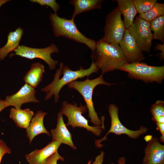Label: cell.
<instances>
[{
  "mask_svg": "<svg viewBox=\"0 0 164 164\" xmlns=\"http://www.w3.org/2000/svg\"><path fill=\"white\" fill-rule=\"evenodd\" d=\"M152 119L155 122L164 123V116L159 117H152Z\"/></svg>",
  "mask_w": 164,
  "mask_h": 164,
  "instance_id": "obj_32",
  "label": "cell"
},
{
  "mask_svg": "<svg viewBox=\"0 0 164 164\" xmlns=\"http://www.w3.org/2000/svg\"><path fill=\"white\" fill-rule=\"evenodd\" d=\"M61 144L52 141L43 149H36L26 155V159L29 164H44L47 158L57 151Z\"/></svg>",
  "mask_w": 164,
  "mask_h": 164,
  "instance_id": "obj_15",
  "label": "cell"
},
{
  "mask_svg": "<svg viewBox=\"0 0 164 164\" xmlns=\"http://www.w3.org/2000/svg\"><path fill=\"white\" fill-rule=\"evenodd\" d=\"M87 110L86 105L81 104L78 107L77 103L73 104L63 101L60 111L62 114L67 118V126H71L73 128L76 127L83 128L95 135L99 136L102 133V129H104V123L101 126H90L88 124L89 121L82 115Z\"/></svg>",
  "mask_w": 164,
  "mask_h": 164,
  "instance_id": "obj_6",
  "label": "cell"
},
{
  "mask_svg": "<svg viewBox=\"0 0 164 164\" xmlns=\"http://www.w3.org/2000/svg\"><path fill=\"white\" fill-rule=\"evenodd\" d=\"M103 74L97 77L90 80L87 78L84 81L75 80L67 84L69 89H73L77 91L83 97L88 111V116L90 121L94 126H100L104 123V117L100 119L96 112L92 100V95L94 88L100 84L109 86L114 84L109 83L104 79Z\"/></svg>",
  "mask_w": 164,
  "mask_h": 164,
  "instance_id": "obj_4",
  "label": "cell"
},
{
  "mask_svg": "<svg viewBox=\"0 0 164 164\" xmlns=\"http://www.w3.org/2000/svg\"><path fill=\"white\" fill-rule=\"evenodd\" d=\"M35 88L25 84L16 93L7 96L5 100L8 106H12L17 109H20L22 104L27 103H38L36 97Z\"/></svg>",
  "mask_w": 164,
  "mask_h": 164,
  "instance_id": "obj_12",
  "label": "cell"
},
{
  "mask_svg": "<svg viewBox=\"0 0 164 164\" xmlns=\"http://www.w3.org/2000/svg\"><path fill=\"white\" fill-rule=\"evenodd\" d=\"M137 10L139 14L149 11L157 2V0H133Z\"/></svg>",
  "mask_w": 164,
  "mask_h": 164,
  "instance_id": "obj_24",
  "label": "cell"
},
{
  "mask_svg": "<svg viewBox=\"0 0 164 164\" xmlns=\"http://www.w3.org/2000/svg\"><path fill=\"white\" fill-rule=\"evenodd\" d=\"M118 7L107 15L104 27V35L101 39L110 44H119L126 29Z\"/></svg>",
  "mask_w": 164,
  "mask_h": 164,
  "instance_id": "obj_7",
  "label": "cell"
},
{
  "mask_svg": "<svg viewBox=\"0 0 164 164\" xmlns=\"http://www.w3.org/2000/svg\"><path fill=\"white\" fill-rule=\"evenodd\" d=\"M157 126L156 129L159 131L161 134L160 137V141L163 143H164V123L156 122Z\"/></svg>",
  "mask_w": 164,
  "mask_h": 164,
  "instance_id": "obj_29",
  "label": "cell"
},
{
  "mask_svg": "<svg viewBox=\"0 0 164 164\" xmlns=\"http://www.w3.org/2000/svg\"><path fill=\"white\" fill-rule=\"evenodd\" d=\"M44 72L45 67L42 63L40 62L33 63L30 69L24 76L23 80L26 84L35 88L42 81Z\"/></svg>",
  "mask_w": 164,
  "mask_h": 164,
  "instance_id": "obj_19",
  "label": "cell"
},
{
  "mask_svg": "<svg viewBox=\"0 0 164 164\" xmlns=\"http://www.w3.org/2000/svg\"><path fill=\"white\" fill-rule=\"evenodd\" d=\"M155 50L160 51L161 52L159 54V57L161 60H163L164 58V43L163 44L157 43L155 47Z\"/></svg>",
  "mask_w": 164,
  "mask_h": 164,
  "instance_id": "obj_30",
  "label": "cell"
},
{
  "mask_svg": "<svg viewBox=\"0 0 164 164\" xmlns=\"http://www.w3.org/2000/svg\"><path fill=\"white\" fill-rule=\"evenodd\" d=\"M150 28L153 32V39L159 40L164 43V15L156 18L150 23Z\"/></svg>",
  "mask_w": 164,
  "mask_h": 164,
  "instance_id": "obj_22",
  "label": "cell"
},
{
  "mask_svg": "<svg viewBox=\"0 0 164 164\" xmlns=\"http://www.w3.org/2000/svg\"><path fill=\"white\" fill-rule=\"evenodd\" d=\"M108 112L111 119V127L104 137L95 141V144L97 148H100L103 146L101 142L106 140L107 135L110 133L118 135L125 134L131 138L137 139L141 135L145 133L148 131V128L143 126H140L139 129L135 131L126 127L120 120L118 114V108L114 104H111L109 105Z\"/></svg>",
  "mask_w": 164,
  "mask_h": 164,
  "instance_id": "obj_8",
  "label": "cell"
},
{
  "mask_svg": "<svg viewBox=\"0 0 164 164\" xmlns=\"http://www.w3.org/2000/svg\"><path fill=\"white\" fill-rule=\"evenodd\" d=\"M164 15V4L156 2L148 12L138 16L150 23L156 18Z\"/></svg>",
  "mask_w": 164,
  "mask_h": 164,
  "instance_id": "obj_23",
  "label": "cell"
},
{
  "mask_svg": "<svg viewBox=\"0 0 164 164\" xmlns=\"http://www.w3.org/2000/svg\"><path fill=\"white\" fill-rule=\"evenodd\" d=\"M119 45L129 63L140 62L145 58L134 39L125 29Z\"/></svg>",
  "mask_w": 164,
  "mask_h": 164,
  "instance_id": "obj_11",
  "label": "cell"
},
{
  "mask_svg": "<svg viewBox=\"0 0 164 164\" xmlns=\"http://www.w3.org/2000/svg\"><path fill=\"white\" fill-rule=\"evenodd\" d=\"M8 106V104L5 100H3L0 99V112Z\"/></svg>",
  "mask_w": 164,
  "mask_h": 164,
  "instance_id": "obj_33",
  "label": "cell"
},
{
  "mask_svg": "<svg viewBox=\"0 0 164 164\" xmlns=\"http://www.w3.org/2000/svg\"><path fill=\"white\" fill-rule=\"evenodd\" d=\"M91 57L102 74L119 70L125 64L129 63L119 44H110L100 39L96 42L95 49Z\"/></svg>",
  "mask_w": 164,
  "mask_h": 164,
  "instance_id": "obj_1",
  "label": "cell"
},
{
  "mask_svg": "<svg viewBox=\"0 0 164 164\" xmlns=\"http://www.w3.org/2000/svg\"><path fill=\"white\" fill-rule=\"evenodd\" d=\"M153 138V136L151 135H147L144 137V139L147 142L151 141Z\"/></svg>",
  "mask_w": 164,
  "mask_h": 164,
  "instance_id": "obj_35",
  "label": "cell"
},
{
  "mask_svg": "<svg viewBox=\"0 0 164 164\" xmlns=\"http://www.w3.org/2000/svg\"><path fill=\"white\" fill-rule=\"evenodd\" d=\"M104 152L103 151H101L100 154L96 157L95 160L92 164H102L104 161Z\"/></svg>",
  "mask_w": 164,
  "mask_h": 164,
  "instance_id": "obj_31",
  "label": "cell"
},
{
  "mask_svg": "<svg viewBox=\"0 0 164 164\" xmlns=\"http://www.w3.org/2000/svg\"><path fill=\"white\" fill-rule=\"evenodd\" d=\"M126 159L124 157L119 158L118 161V164H125ZM110 164H115L114 163H111Z\"/></svg>",
  "mask_w": 164,
  "mask_h": 164,
  "instance_id": "obj_34",
  "label": "cell"
},
{
  "mask_svg": "<svg viewBox=\"0 0 164 164\" xmlns=\"http://www.w3.org/2000/svg\"><path fill=\"white\" fill-rule=\"evenodd\" d=\"M60 67L62 77L60 78V71L58 69L52 82L41 89L42 92L46 94L45 98L46 100H49L54 95L55 101L57 103L59 97V93L65 85L78 79L88 77L92 73L97 72L99 70L93 61L90 66L86 69L81 66L79 70H73L68 66L64 65L63 63H60Z\"/></svg>",
  "mask_w": 164,
  "mask_h": 164,
  "instance_id": "obj_2",
  "label": "cell"
},
{
  "mask_svg": "<svg viewBox=\"0 0 164 164\" xmlns=\"http://www.w3.org/2000/svg\"><path fill=\"white\" fill-rule=\"evenodd\" d=\"M49 18L56 37L63 36L85 45L91 51L95 48L96 42L86 37L77 28L74 20L60 17L57 13H50Z\"/></svg>",
  "mask_w": 164,
  "mask_h": 164,
  "instance_id": "obj_3",
  "label": "cell"
},
{
  "mask_svg": "<svg viewBox=\"0 0 164 164\" xmlns=\"http://www.w3.org/2000/svg\"><path fill=\"white\" fill-rule=\"evenodd\" d=\"M30 1L32 2L37 3L42 6H49L53 10L55 13H57L60 8L59 4L55 0H31Z\"/></svg>",
  "mask_w": 164,
  "mask_h": 164,
  "instance_id": "obj_26",
  "label": "cell"
},
{
  "mask_svg": "<svg viewBox=\"0 0 164 164\" xmlns=\"http://www.w3.org/2000/svg\"><path fill=\"white\" fill-rule=\"evenodd\" d=\"M15 53L11 56L16 55L29 60L39 58L44 61L48 65L51 70L55 69L58 61L52 58L51 54L53 53H58L57 46L53 43L43 48H32L22 45L19 46L14 50Z\"/></svg>",
  "mask_w": 164,
  "mask_h": 164,
  "instance_id": "obj_10",
  "label": "cell"
},
{
  "mask_svg": "<svg viewBox=\"0 0 164 164\" xmlns=\"http://www.w3.org/2000/svg\"><path fill=\"white\" fill-rule=\"evenodd\" d=\"M144 153L142 164H164V145L158 138H152L148 142Z\"/></svg>",
  "mask_w": 164,
  "mask_h": 164,
  "instance_id": "obj_13",
  "label": "cell"
},
{
  "mask_svg": "<svg viewBox=\"0 0 164 164\" xmlns=\"http://www.w3.org/2000/svg\"><path fill=\"white\" fill-rule=\"evenodd\" d=\"M119 70L127 72L131 78L141 80L146 83L156 82L159 84L164 78V66H154L141 62L125 64Z\"/></svg>",
  "mask_w": 164,
  "mask_h": 164,
  "instance_id": "obj_5",
  "label": "cell"
},
{
  "mask_svg": "<svg viewBox=\"0 0 164 164\" xmlns=\"http://www.w3.org/2000/svg\"><path fill=\"white\" fill-rule=\"evenodd\" d=\"M9 1V0H0V8L3 5Z\"/></svg>",
  "mask_w": 164,
  "mask_h": 164,
  "instance_id": "obj_36",
  "label": "cell"
},
{
  "mask_svg": "<svg viewBox=\"0 0 164 164\" xmlns=\"http://www.w3.org/2000/svg\"><path fill=\"white\" fill-rule=\"evenodd\" d=\"M34 115L33 111L29 108L21 109L12 108L10 109L9 117L18 127L26 129Z\"/></svg>",
  "mask_w": 164,
  "mask_h": 164,
  "instance_id": "obj_20",
  "label": "cell"
},
{
  "mask_svg": "<svg viewBox=\"0 0 164 164\" xmlns=\"http://www.w3.org/2000/svg\"><path fill=\"white\" fill-rule=\"evenodd\" d=\"M23 31L21 28L19 27L15 31L9 32L6 44L0 48V60H4L9 53L14 51L18 48Z\"/></svg>",
  "mask_w": 164,
  "mask_h": 164,
  "instance_id": "obj_18",
  "label": "cell"
},
{
  "mask_svg": "<svg viewBox=\"0 0 164 164\" xmlns=\"http://www.w3.org/2000/svg\"><path fill=\"white\" fill-rule=\"evenodd\" d=\"M59 160L63 161L64 159L57 151L47 158L44 164H57V162Z\"/></svg>",
  "mask_w": 164,
  "mask_h": 164,
  "instance_id": "obj_27",
  "label": "cell"
},
{
  "mask_svg": "<svg viewBox=\"0 0 164 164\" xmlns=\"http://www.w3.org/2000/svg\"><path fill=\"white\" fill-rule=\"evenodd\" d=\"M11 153L10 148L7 147L5 143L2 140L0 139V164L4 155L6 153Z\"/></svg>",
  "mask_w": 164,
  "mask_h": 164,
  "instance_id": "obj_28",
  "label": "cell"
},
{
  "mask_svg": "<svg viewBox=\"0 0 164 164\" xmlns=\"http://www.w3.org/2000/svg\"><path fill=\"white\" fill-rule=\"evenodd\" d=\"M62 115L60 111L57 114L56 127L51 130L52 141L66 144L72 149H76L77 147L74 145L72 140V135L67 128L66 125L64 122Z\"/></svg>",
  "mask_w": 164,
  "mask_h": 164,
  "instance_id": "obj_14",
  "label": "cell"
},
{
  "mask_svg": "<svg viewBox=\"0 0 164 164\" xmlns=\"http://www.w3.org/2000/svg\"><path fill=\"white\" fill-rule=\"evenodd\" d=\"M102 0H71L70 4L74 7V10L71 19L74 20L77 15L85 12L96 9H101Z\"/></svg>",
  "mask_w": 164,
  "mask_h": 164,
  "instance_id": "obj_21",
  "label": "cell"
},
{
  "mask_svg": "<svg viewBox=\"0 0 164 164\" xmlns=\"http://www.w3.org/2000/svg\"><path fill=\"white\" fill-rule=\"evenodd\" d=\"M47 113L38 111L33 118L28 127L26 129L27 137L29 138V143L35 137L41 134H46L49 136L50 134L45 127L43 119Z\"/></svg>",
  "mask_w": 164,
  "mask_h": 164,
  "instance_id": "obj_16",
  "label": "cell"
},
{
  "mask_svg": "<svg viewBox=\"0 0 164 164\" xmlns=\"http://www.w3.org/2000/svg\"><path fill=\"white\" fill-rule=\"evenodd\" d=\"M150 112L152 117L164 116V102L158 100L151 107Z\"/></svg>",
  "mask_w": 164,
  "mask_h": 164,
  "instance_id": "obj_25",
  "label": "cell"
},
{
  "mask_svg": "<svg viewBox=\"0 0 164 164\" xmlns=\"http://www.w3.org/2000/svg\"><path fill=\"white\" fill-rule=\"evenodd\" d=\"M127 29L141 51L149 53L153 39L150 23L138 16L134 19L133 25Z\"/></svg>",
  "mask_w": 164,
  "mask_h": 164,
  "instance_id": "obj_9",
  "label": "cell"
},
{
  "mask_svg": "<svg viewBox=\"0 0 164 164\" xmlns=\"http://www.w3.org/2000/svg\"><path fill=\"white\" fill-rule=\"evenodd\" d=\"M118 7L123 16V22L128 29L133 24L134 20L137 11L133 0H117Z\"/></svg>",
  "mask_w": 164,
  "mask_h": 164,
  "instance_id": "obj_17",
  "label": "cell"
}]
</instances>
